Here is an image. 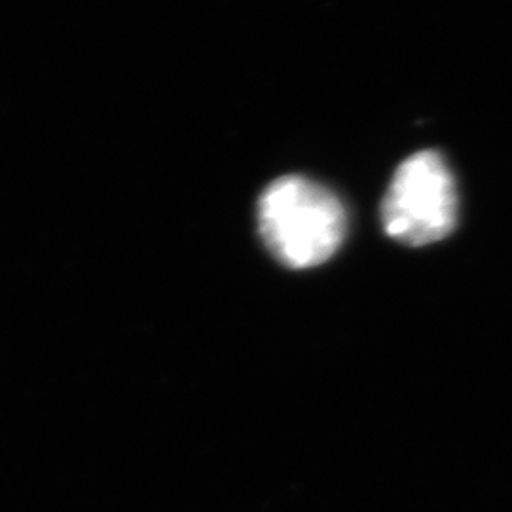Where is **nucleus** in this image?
Returning a JSON list of instances; mask_svg holds the SVG:
<instances>
[{"label": "nucleus", "mask_w": 512, "mask_h": 512, "mask_svg": "<svg viewBox=\"0 0 512 512\" xmlns=\"http://www.w3.org/2000/svg\"><path fill=\"white\" fill-rule=\"evenodd\" d=\"M256 219L268 251L293 270L327 262L346 236L342 202L323 184L300 175L268 184L256 205Z\"/></svg>", "instance_id": "obj_1"}, {"label": "nucleus", "mask_w": 512, "mask_h": 512, "mask_svg": "<svg viewBox=\"0 0 512 512\" xmlns=\"http://www.w3.org/2000/svg\"><path fill=\"white\" fill-rule=\"evenodd\" d=\"M458 219V192L450 167L435 150H423L399 165L382 203L385 232L406 245L446 238Z\"/></svg>", "instance_id": "obj_2"}]
</instances>
